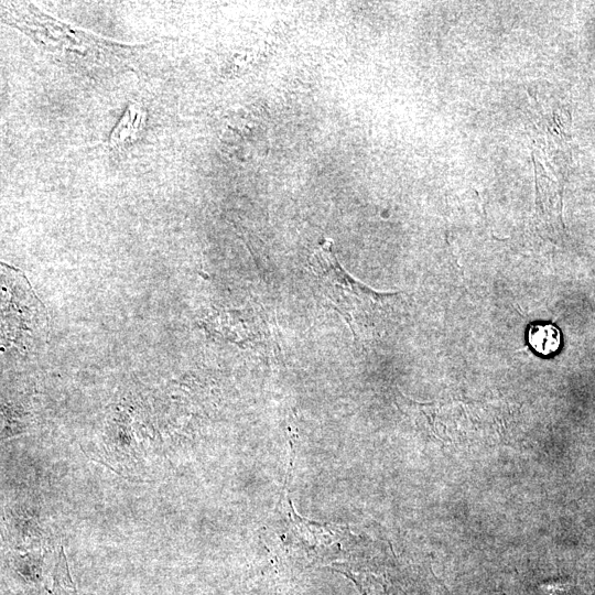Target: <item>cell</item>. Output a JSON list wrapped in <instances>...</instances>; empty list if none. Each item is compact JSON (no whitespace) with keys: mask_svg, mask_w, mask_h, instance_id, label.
I'll return each instance as SVG.
<instances>
[{"mask_svg":"<svg viewBox=\"0 0 595 595\" xmlns=\"http://www.w3.org/2000/svg\"><path fill=\"white\" fill-rule=\"evenodd\" d=\"M309 268L324 295L348 320L353 313L376 295L355 281L339 264L332 251V241L326 240L309 259Z\"/></svg>","mask_w":595,"mask_h":595,"instance_id":"cell-1","label":"cell"},{"mask_svg":"<svg viewBox=\"0 0 595 595\" xmlns=\"http://www.w3.org/2000/svg\"><path fill=\"white\" fill-rule=\"evenodd\" d=\"M144 122L145 110L141 104L137 101L131 102L109 134V148L118 150L134 142L143 129Z\"/></svg>","mask_w":595,"mask_h":595,"instance_id":"cell-2","label":"cell"},{"mask_svg":"<svg viewBox=\"0 0 595 595\" xmlns=\"http://www.w3.org/2000/svg\"><path fill=\"white\" fill-rule=\"evenodd\" d=\"M526 337L532 350L543 357L555 355L562 346L560 329L549 322L531 323Z\"/></svg>","mask_w":595,"mask_h":595,"instance_id":"cell-3","label":"cell"}]
</instances>
